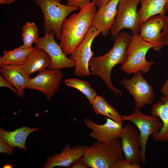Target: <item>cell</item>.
I'll return each mask as SVG.
<instances>
[{"mask_svg":"<svg viewBox=\"0 0 168 168\" xmlns=\"http://www.w3.org/2000/svg\"><path fill=\"white\" fill-rule=\"evenodd\" d=\"M131 36L125 32H119L114 39L112 48L106 54L92 57L89 62L91 75L100 77L107 86L117 97L122 96V92L113 85L111 80L113 68L118 64H123L127 58L128 46L132 39Z\"/></svg>","mask_w":168,"mask_h":168,"instance_id":"obj_1","label":"cell"},{"mask_svg":"<svg viewBox=\"0 0 168 168\" xmlns=\"http://www.w3.org/2000/svg\"><path fill=\"white\" fill-rule=\"evenodd\" d=\"M96 7L92 1L81 8L78 13L72 15L64 21L59 45L66 56L70 55L84 40L92 26L96 12Z\"/></svg>","mask_w":168,"mask_h":168,"instance_id":"obj_2","label":"cell"},{"mask_svg":"<svg viewBox=\"0 0 168 168\" xmlns=\"http://www.w3.org/2000/svg\"><path fill=\"white\" fill-rule=\"evenodd\" d=\"M82 158L91 168H115L119 161L125 159L120 138L105 142L97 141L88 146Z\"/></svg>","mask_w":168,"mask_h":168,"instance_id":"obj_3","label":"cell"},{"mask_svg":"<svg viewBox=\"0 0 168 168\" xmlns=\"http://www.w3.org/2000/svg\"><path fill=\"white\" fill-rule=\"evenodd\" d=\"M43 14V26L45 35L51 31L55 32L59 40L62 25L69 14L79 8L62 4L60 0H35Z\"/></svg>","mask_w":168,"mask_h":168,"instance_id":"obj_4","label":"cell"},{"mask_svg":"<svg viewBox=\"0 0 168 168\" xmlns=\"http://www.w3.org/2000/svg\"><path fill=\"white\" fill-rule=\"evenodd\" d=\"M133 36L127 48L126 61L121 69L128 74L138 71L147 73L155 64L154 62L148 61L146 59L147 51L153 45L144 40L138 34Z\"/></svg>","mask_w":168,"mask_h":168,"instance_id":"obj_5","label":"cell"},{"mask_svg":"<svg viewBox=\"0 0 168 168\" xmlns=\"http://www.w3.org/2000/svg\"><path fill=\"white\" fill-rule=\"evenodd\" d=\"M122 121H129L133 123L139 131L140 151V157L144 166L146 162V150L147 141L151 135L158 132L161 129L162 122L157 116H148L142 113L135 106L133 112L129 115H121Z\"/></svg>","mask_w":168,"mask_h":168,"instance_id":"obj_6","label":"cell"},{"mask_svg":"<svg viewBox=\"0 0 168 168\" xmlns=\"http://www.w3.org/2000/svg\"><path fill=\"white\" fill-rule=\"evenodd\" d=\"M141 0H120L114 23L110 29L111 36L114 39L123 29H130L133 35L140 32L141 24L137 11Z\"/></svg>","mask_w":168,"mask_h":168,"instance_id":"obj_7","label":"cell"},{"mask_svg":"<svg viewBox=\"0 0 168 168\" xmlns=\"http://www.w3.org/2000/svg\"><path fill=\"white\" fill-rule=\"evenodd\" d=\"M100 32L92 26L83 41L70 55L69 58L76 63L74 74L78 77H86L91 75L89 68V62L94 56L91 45Z\"/></svg>","mask_w":168,"mask_h":168,"instance_id":"obj_8","label":"cell"},{"mask_svg":"<svg viewBox=\"0 0 168 168\" xmlns=\"http://www.w3.org/2000/svg\"><path fill=\"white\" fill-rule=\"evenodd\" d=\"M120 83L133 96L137 108L140 109L152 103L155 96L152 86L143 77L141 71L133 73L130 79H122Z\"/></svg>","mask_w":168,"mask_h":168,"instance_id":"obj_9","label":"cell"},{"mask_svg":"<svg viewBox=\"0 0 168 168\" xmlns=\"http://www.w3.org/2000/svg\"><path fill=\"white\" fill-rule=\"evenodd\" d=\"M54 31L52 30L44 37H39L35 43V47L41 49L46 51L51 60L49 70L61 69L75 67L76 63L68 58L61 47L55 40Z\"/></svg>","mask_w":168,"mask_h":168,"instance_id":"obj_10","label":"cell"},{"mask_svg":"<svg viewBox=\"0 0 168 168\" xmlns=\"http://www.w3.org/2000/svg\"><path fill=\"white\" fill-rule=\"evenodd\" d=\"M63 77L60 69H45L30 78L26 88L40 91L50 100L58 91Z\"/></svg>","mask_w":168,"mask_h":168,"instance_id":"obj_11","label":"cell"},{"mask_svg":"<svg viewBox=\"0 0 168 168\" xmlns=\"http://www.w3.org/2000/svg\"><path fill=\"white\" fill-rule=\"evenodd\" d=\"M168 19L165 15H154L141 24L140 36L152 44V48L155 50L160 51L164 45L161 40V31L165 27Z\"/></svg>","mask_w":168,"mask_h":168,"instance_id":"obj_12","label":"cell"},{"mask_svg":"<svg viewBox=\"0 0 168 168\" xmlns=\"http://www.w3.org/2000/svg\"><path fill=\"white\" fill-rule=\"evenodd\" d=\"M120 138L125 159L133 164L139 165L140 138L137 129L131 124H125L122 128Z\"/></svg>","mask_w":168,"mask_h":168,"instance_id":"obj_13","label":"cell"},{"mask_svg":"<svg viewBox=\"0 0 168 168\" xmlns=\"http://www.w3.org/2000/svg\"><path fill=\"white\" fill-rule=\"evenodd\" d=\"M88 146L77 145L71 147L68 144L60 153L48 157L43 168H52L56 166L72 168L84 155Z\"/></svg>","mask_w":168,"mask_h":168,"instance_id":"obj_14","label":"cell"},{"mask_svg":"<svg viewBox=\"0 0 168 168\" xmlns=\"http://www.w3.org/2000/svg\"><path fill=\"white\" fill-rule=\"evenodd\" d=\"M84 122L86 126L91 130L89 136L97 141L108 142L120 138L123 124L107 117L105 123L102 124H97L87 119H85Z\"/></svg>","mask_w":168,"mask_h":168,"instance_id":"obj_15","label":"cell"},{"mask_svg":"<svg viewBox=\"0 0 168 168\" xmlns=\"http://www.w3.org/2000/svg\"><path fill=\"white\" fill-rule=\"evenodd\" d=\"M120 0H111L107 4L98 7L92 21V25L104 37L108 35L114 24Z\"/></svg>","mask_w":168,"mask_h":168,"instance_id":"obj_16","label":"cell"},{"mask_svg":"<svg viewBox=\"0 0 168 168\" xmlns=\"http://www.w3.org/2000/svg\"><path fill=\"white\" fill-rule=\"evenodd\" d=\"M1 75L14 86L18 91V96H25L24 89L30 78L25 73L23 66L1 65Z\"/></svg>","mask_w":168,"mask_h":168,"instance_id":"obj_17","label":"cell"},{"mask_svg":"<svg viewBox=\"0 0 168 168\" xmlns=\"http://www.w3.org/2000/svg\"><path fill=\"white\" fill-rule=\"evenodd\" d=\"M37 128L23 126L13 131H7L0 128V138L12 149L18 147L26 150V142L28 136L31 133L38 130Z\"/></svg>","mask_w":168,"mask_h":168,"instance_id":"obj_18","label":"cell"},{"mask_svg":"<svg viewBox=\"0 0 168 168\" xmlns=\"http://www.w3.org/2000/svg\"><path fill=\"white\" fill-rule=\"evenodd\" d=\"M160 100L151 108V115L158 117L163 123L160 131L152 134V137L155 141L163 142L168 141V97L163 96Z\"/></svg>","mask_w":168,"mask_h":168,"instance_id":"obj_19","label":"cell"},{"mask_svg":"<svg viewBox=\"0 0 168 168\" xmlns=\"http://www.w3.org/2000/svg\"><path fill=\"white\" fill-rule=\"evenodd\" d=\"M51 64V58L44 50L35 48L28 57L23 66V69L29 76L37 72L49 69Z\"/></svg>","mask_w":168,"mask_h":168,"instance_id":"obj_20","label":"cell"},{"mask_svg":"<svg viewBox=\"0 0 168 168\" xmlns=\"http://www.w3.org/2000/svg\"><path fill=\"white\" fill-rule=\"evenodd\" d=\"M166 1V0H141V7L138 11L141 24L152 16L165 15Z\"/></svg>","mask_w":168,"mask_h":168,"instance_id":"obj_21","label":"cell"},{"mask_svg":"<svg viewBox=\"0 0 168 168\" xmlns=\"http://www.w3.org/2000/svg\"><path fill=\"white\" fill-rule=\"evenodd\" d=\"M35 48L33 47L24 49L21 46L12 50H5L3 55L0 57V66H23L28 57Z\"/></svg>","mask_w":168,"mask_h":168,"instance_id":"obj_22","label":"cell"},{"mask_svg":"<svg viewBox=\"0 0 168 168\" xmlns=\"http://www.w3.org/2000/svg\"><path fill=\"white\" fill-rule=\"evenodd\" d=\"M92 105L96 114L104 115L117 123L123 124L121 115L102 96H98Z\"/></svg>","mask_w":168,"mask_h":168,"instance_id":"obj_23","label":"cell"},{"mask_svg":"<svg viewBox=\"0 0 168 168\" xmlns=\"http://www.w3.org/2000/svg\"><path fill=\"white\" fill-rule=\"evenodd\" d=\"M65 82L67 86L76 88L80 91L86 97L91 104L98 96L96 91L87 82L76 78H70L66 79Z\"/></svg>","mask_w":168,"mask_h":168,"instance_id":"obj_24","label":"cell"},{"mask_svg":"<svg viewBox=\"0 0 168 168\" xmlns=\"http://www.w3.org/2000/svg\"><path fill=\"white\" fill-rule=\"evenodd\" d=\"M21 46L24 49L33 47V44L38 39V29L34 22H27L22 26Z\"/></svg>","mask_w":168,"mask_h":168,"instance_id":"obj_25","label":"cell"},{"mask_svg":"<svg viewBox=\"0 0 168 168\" xmlns=\"http://www.w3.org/2000/svg\"><path fill=\"white\" fill-rule=\"evenodd\" d=\"M66 1L67 5L77 7L80 8L91 2V0H66Z\"/></svg>","mask_w":168,"mask_h":168,"instance_id":"obj_26","label":"cell"},{"mask_svg":"<svg viewBox=\"0 0 168 168\" xmlns=\"http://www.w3.org/2000/svg\"><path fill=\"white\" fill-rule=\"evenodd\" d=\"M139 165L133 164L125 159L119 161L116 165L115 168H140Z\"/></svg>","mask_w":168,"mask_h":168,"instance_id":"obj_27","label":"cell"},{"mask_svg":"<svg viewBox=\"0 0 168 168\" xmlns=\"http://www.w3.org/2000/svg\"><path fill=\"white\" fill-rule=\"evenodd\" d=\"M12 149L0 138V153L12 155L13 154Z\"/></svg>","mask_w":168,"mask_h":168,"instance_id":"obj_28","label":"cell"},{"mask_svg":"<svg viewBox=\"0 0 168 168\" xmlns=\"http://www.w3.org/2000/svg\"><path fill=\"white\" fill-rule=\"evenodd\" d=\"M0 86L7 87L12 90L15 94L18 95V91L15 88L13 87V86L1 75L0 76Z\"/></svg>","mask_w":168,"mask_h":168,"instance_id":"obj_29","label":"cell"},{"mask_svg":"<svg viewBox=\"0 0 168 168\" xmlns=\"http://www.w3.org/2000/svg\"><path fill=\"white\" fill-rule=\"evenodd\" d=\"M161 37L164 44L168 45V19L165 26L161 32Z\"/></svg>","mask_w":168,"mask_h":168,"instance_id":"obj_30","label":"cell"},{"mask_svg":"<svg viewBox=\"0 0 168 168\" xmlns=\"http://www.w3.org/2000/svg\"><path fill=\"white\" fill-rule=\"evenodd\" d=\"M89 167L85 163L82 158L77 161L72 168H88Z\"/></svg>","mask_w":168,"mask_h":168,"instance_id":"obj_31","label":"cell"},{"mask_svg":"<svg viewBox=\"0 0 168 168\" xmlns=\"http://www.w3.org/2000/svg\"><path fill=\"white\" fill-rule=\"evenodd\" d=\"M161 91L164 96L168 97V78L166 80L161 89Z\"/></svg>","mask_w":168,"mask_h":168,"instance_id":"obj_32","label":"cell"},{"mask_svg":"<svg viewBox=\"0 0 168 168\" xmlns=\"http://www.w3.org/2000/svg\"><path fill=\"white\" fill-rule=\"evenodd\" d=\"M111 0H93L96 6L98 7L105 5L109 2Z\"/></svg>","mask_w":168,"mask_h":168,"instance_id":"obj_33","label":"cell"},{"mask_svg":"<svg viewBox=\"0 0 168 168\" xmlns=\"http://www.w3.org/2000/svg\"><path fill=\"white\" fill-rule=\"evenodd\" d=\"M18 0H0V4L8 5L11 4Z\"/></svg>","mask_w":168,"mask_h":168,"instance_id":"obj_34","label":"cell"},{"mask_svg":"<svg viewBox=\"0 0 168 168\" xmlns=\"http://www.w3.org/2000/svg\"><path fill=\"white\" fill-rule=\"evenodd\" d=\"M12 167V165L8 164H6L4 165L3 167V168H11Z\"/></svg>","mask_w":168,"mask_h":168,"instance_id":"obj_35","label":"cell"},{"mask_svg":"<svg viewBox=\"0 0 168 168\" xmlns=\"http://www.w3.org/2000/svg\"><path fill=\"white\" fill-rule=\"evenodd\" d=\"M165 9L166 10H168V0H166L165 5Z\"/></svg>","mask_w":168,"mask_h":168,"instance_id":"obj_36","label":"cell"}]
</instances>
